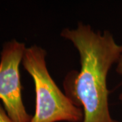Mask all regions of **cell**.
<instances>
[{
  "label": "cell",
  "instance_id": "1",
  "mask_svg": "<svg viewBox=\"0 0 122 122\" xmlns=\"http://www.w3.org/2000/svg\"><path fill=\"white\" fill-rule=\"evenodd\" d=\"M61 36L73 43L80 56V71L75 77L70 73L64 86L75 105L82 107L81 122H119L110 114L107 78L122 56V46L108 30L95 32L83 22L75 29H64Z\"/></svg>",
  "mask_w": 122,
  "mask_h": 122
},
{
  "label": "cell",
  "instance_id": "2",
  "mask_svg": "<svg viewBox=\"0 0 122 122\" xmlns=\"http://www.w3.org/2000/svg\"><path fill=\"white\" fill-rule=\"evenodd\" d=\"M46 51L36 45L26 48L22 58L25 69L33 79L35 112L30 122H81L83 110L65 94L48 72Z\"/></svg>",
  "mask_w": 122,
  "mask_h": 122
},
{
  "label": "cell",
  "instance_id": "3",
  "mask_svg": "<svg viewBox=\"0 0 122 122\" xmlns=\"http://www.w3.org/2000/svg\"><path fill=\"white\" fill-rule=\"evenodd\" d=\"M24 43L15 39L5 43L0 61V99L5 111L14 122H30L22 98L19 65L26 50Z\"/></svg>",
  "mask_w": 122,
  "mask_h": 122
},
{
  "label": "cell",
  "instance_id": "4",
  "mask_svg": "<svg viewBox=\"0 0 122 122\" xmlns=\"http://www.w3.org/2000/svg\"><path fill=\"white\" fill-rule=\"evenodd\" d=\"M0 122H14L9 117L4 108L0 105Z\"/></svg>",
  "mask_w": 122,
  "mask_h": 122
},
{
  "label": "cell",
  "instance_id": "5",
  "mask_svg": "<svg viewBox=\"0 0 122 122\" xmlns=\"http://www.w3.org/2000/svg\"><path fill=\"white\" fill-rule=\"evenodd\" d=\"M116 71L117 72V73L122 75V54L117 62V68H116ZM119 99L122 102V93L119 95Z\"/></svg>",
  "mask_w": 122,
  "mask_h": 122
}]
</instances>
